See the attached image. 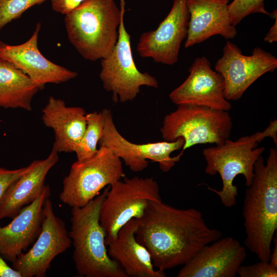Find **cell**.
<instances>
[{
    "instance_id": "obj_16",
    "label": "cell",
    "mask_w": 277,
    "mask_h": 277,
    "mask_svg": "<svg viewBox=\"0 0 277 277\" xmlns=\"http://www.w3.org/2000/svg\"><path fill=\"white\" fill-rule=\"evenodd\" d=\"M41 24L38 23L26 42L11 45L0 42V58L26 74L43 89L46 84H61L75 78L78 74L46 58L38 48Z\"/></svg>"
},
{
    "instance_id": "obj_20",
    "label": "cell",
    "mask_w": 277,
    "mask_h": 277,
    "mask_svg": "<svg viewBox=\"0 0 277 277\" xmlns=\"http://www.w3.org/2000/svg\"><path fill=\"white\" fill-rule=\"evenodd\" d=\"M86 115L84 108L67 106L64 101L50 96L42 119L54 132L52 149L58 153L75 152L86 129Z\"/></svg>"
},
{
    "instance_id": "obj_18",
    "label": "cell",
    "mask_w": 277,
    "mask_h": 277,
    "mask_svg": "<svg viewBox=\"0 0 277 277\" xmlns=\"http://www.w3.org/2000/svg\"><path fill=\"white\" fill-rule=\"evenodd\" d=\"M46 185L33 202L23 207L7 225L0 226V254L13 262L37 238L41 226L43 206L50 195Z\"/></svg>"
},
{
    "instance_id": "obj_23",
    "label": "cell",
    "mask_w": 277,
    "mask_h": 277,
    "mask_svg": "<svg viewBox=\"0 0 277 277\" xmlns=\"http://www.w3.org/2000/svg\"><path fill=\"white\" fill-rule=\"evenodd\" d=\"M86 127L75 152L78 161L93 156L97 152V144L104 133L105 114L101 112L86 113Z\"/></svg>"
},
{
    "instance_id": "obj_25",
    "label": "cell",
    "mask_w": 277,
    "mask_h": 277,
    "mask_svg": "<svg viewBox=\"0 0 277 277\" xmlns=\"http://www.w3.org/2000/svg\"><path fill=\"white\" fill-rule=\"evenodd\" d=\"M47 0H0V30L30 8Z\"/></svg>"
},
{
    "instance_id": "obj_33",
    "label": "cell",
    "mask_w": 277,
    "mask_h": 277,
    "mask_svg": "<svg viewBox=\"0 0 277 277\" xmlns=\"http://www.w3.org/2000/svg\"><path fill=\"white\" fill-rule=\"evenodd\" d=\"M221 1H226V2H229V0H221Z\"/></svg>"
},
{
    "instance_id": "obj_32",
    "label": "cell",
    "mask_w": 277,
    "mask_h": 277,
    "mask_svg": "<svg viewBox=\"0 0 277 277\" xmlns=\"http://www.w3.org/2000/svg\"><path fill=\"white\" fill-rule=\"evenodd\" d=\"M273 247L271 249L269 262L273 267L277 268V236L276 232L272 240Z\"/></svg>"
},
{
    "instance_id": "obj_4",
    "label": "cell",
    "mask_w": 277,
    "mask_h": 277,
    "mask_svg": "<svg viewBox=\"0 0 277 277\" xmlns=\"http://www.w3.org/2000/svg\"><path fill=\"white\" fill-rule=\"evenodd\" d=\"M109 188L81 207H72L68 231L74 250L73 260L78 275L85 277H128L109 256L105 232L100 222L101 204Z\"/></svg>"
},
{
    "instance_id": "obj_19",
    "label": "cell",
    "mask_w": 277,
    "mask_h": 277,
    "mask_svg": "<svg viewBox=\"0 0 277 277\" xmlns=\"http://www.w3.org/2000/svg\"><path fill=\"white\" fill-rule=\"evenodd\" d=\"M58 152L52 149L44 160H34L27 170L8 187L0 200V220L13 218L36 200L43 191L46 175L57 163Z\"/></svg>"
},
{
    "instance_id": "obj_12",
    "label": "cell",
    "mask_w": 277,
    "mask_h": 277,
    "mask_svg": "<svg viewBox=\"0 0 277 277\" xmlns=\"http://www.w3.org/2000/svg\"><path fill=\"white\" fill-rule=\"evenodd\" d=\"M223 51L215 69L224 79V95L228 101L238 100L257 79L277 68V58L260 47H255L251 55H245L235 44L227 41Z\"/></svg>"
},
{
    "instance_id": "obj_1",
    "label": "cell",
    "mask_w": 277,
    "mask_h": 277,
    "mask_svg": "<svg viewBox=\"0 0 277 277\" xmlns=\"http://www.w3.org/2000/svg\"><path fill=\"white\" fill-rule=\"evenodd\" d=\"M136 220V240L149 251L154 267L164 271L184 265L203 246L222 237L197 209L177 208L162 201L149 202Z\"/></svg>"
},
{
    "instance_id": "obj_24",
    "label": "cell",
    "mask_w": 277,
    "mask_h": 277,
    "mask_svg": "<svg viewBox=\"0 0 277 277\" xmlns=\"http://www.w3.org/2000/svg\"><path fill=\"white\" fill-rule=\"evenodd\" d=\"M228 10L230 21L235 26L246 16L254 13L268 15L275 18L276 10L272 13L267 12L264 7V0H233L228 4Z\"/></svg>"
},
{
    "instance_id": "obj_7",
    "label": "cell",
    "mask_w": 277,
    "mask_h": 277,
    "mask_svg": "<svg viewBox=\"0 0 277 277\" xmlns=\"http://www.w3.org/2000/svg\"><path fill=\"white\" fill-rule=\"evenodd\" d=\"M125 176L121 160L109 148L100 146L96 153L76 161L63 181L60 200L71 207H81Z\"/></svg>"
},
{
    "instance_id": "obj_14",
    "label": "cell",
    "mask_w": 277,
    "mask_h": 277,
    "mask_svg": "<svg viewBox=\"0 0 277 277\" xmlns=\"http://www.w3.org/2000/svg\"><path fill=\"white\" fill-rule=\"evenodd\" d=\"M185 81L169 95L176 105L190 104L228 111L231 104L225 97L222 76L213 71L205 56L195 59Z\"/></svg>"
},
{
    "instance_id": "obj_10",
    "label": "cell",
    "mask_w": 277,
    "mask_h": 277,
    "mask_svg": "<svg viewBox=\"0 0 277 277\" xmlns=\"http://www.w3.org/2000/svg\"><path fill=\"white\" fill-rule=\"evenodd\" d=\"M105 125L104 133L98 142L100 146L109 148L125 164L134 172H141L148 165V160L157 162L164 172H169L180 161L181 153L171 156V153L181 149L184 141L178 138L173 142H158L138 144L124 137L116 128L111 110L104 109Z\"/></svg>"
},
{
    "instance_id": "obj_29",
    "label": "cell",
    "mask_w": 277,
    "mask_h": 277,
    "mask_svg": "<svg viewBox=\"0 0 277 277\" xmlns=\"http://www.w3.org/2000/svg\"><path fill=\"white\" fill-rule=\"evenodd\" d=\"M0 277H22L21 273L10 267L0 254Z\"/></svg>"
},
{
    "instance_id": "obj_11",
    "label": "cell",
    "mask_w": 277,
    "mask_h": 277,
    "mask_svg": "<svg viewBox=\"0 0 277 277\" xmlns=\"http://www.w3.org/2000/svg\"><path fill=\"white\" fill-rule=\"evenodd\" d=\"M71 244L65 222L53 211L49 197L45 200L41 229L32 247L12 262L22 277H44L53 259Z\"/></svg>"
},
{
    "instance_id": "obj_31",
    "label": "cell",
    "mask_w": 277,
    "mask_h": 277,
    "mask_svg": "<svg viewBox=\"0 0 277 277\" xmlns=\"http://www.w3.org/2000/svg\"><path fill=\"white\" fill-rule=\"evenodd\" d=\"M264 41L269 43H273L277 41V16L275 18L273 25L266 34Z\"/></svg>"
},
{
    "instance_id": "obj_28",
    "label": "cell",
    "mask_w": 277,
    "mask_h": 277,
    "mask_svg": "<svg viewBox=\"0 0 277 277\" xmlns=\"http://www.w3.org/2000/svg\"><path fill=\"white\" fill-rule=\"evenodd\" d=\"M84 0H50L52 9L56 12L66 15Z\"/></svg>"
},
{
    "instance_id": "obj_27",
    "label": "cell",
    "mask_w": 277,
    "mask_h": 277,
    "mask_svg": "<svg viewBox=\"0 0 277 277\" xmlns=\"http://www.w3.org/2000/svg\"><path fill=\"white\" fill-rule=\"evenodd\" d=\"M27 167L9 170L0 167V200L10 185L27 170Z\"/></svg>"
},
{
    "instance_id": "obj_3",
    "label": "cell",
    "mask_w": 277,
    "mask_h": 277,
    "mask_svg": "<svg viewBox=\"0 0 277 277\" xmlns=\"http://www.w3.org/2000/svg\"><path fill=\"white\" fill-rule=\"evenodd\" d=\"M120 1L119 8L114 0H84L65 15L68 39L84 59L102 60L113 49L125 11Z\"/></svg>"
},
{
    "instance_id": "obj_22",
    "label": "cell",
    "mask_w": 277,
    "mask_h": 277,
    "mask_svg": "<svg viewBox=\"0 0 277 277\" xmlns=\"http://www.w3.org/2000/svg\"><path fill=\"white\" fill-rule=\"evenodd\" d=\"M42 88L26 74L0 58V107L32 110V101Z\"/></svg>"
},
{
    "instance_id": "obj_13",
    "label": "cell",
    "mask_w": 277,
    "mask_h": 277,
    "mask_svg": "<svg viewBox=\"0 0 277 277\" xmlns=\"http://www.w3.org/2000/svg\"><path fill=\"white\" fill-rule=\"evenodd\" d=\"M189 19L187 0H173L170 12L157 28L140 36L136 46L140 56L165 65L176 64L181 44L187 37Z\"/></svg>"
},
{
    "instance_id": "obj_26",
    "label": "cell",
    "mask_w": 277,
    "mask_h": 277,
    "mask_svg": "<svg viewBox=\"0 0 277 277\" xmlns=\"http://www.w3.org/2000/svg\"><path fill=\"white\" fill-rule=\"evenodd\" d=\"M237 274L241 277H276L277 268L272 266L269 262L260 261L250 265H242Z\"/></svg>"
},
{
    "instance_id": "obj_2",
    "label": "cell",
    "mask_w": 277,
    "mask_h": 277,
    "mask_svg": "<svg viewBox=\"0 0 277 277\" xmlns=\"http://www.w3.org/2000/svg\"><path fill=\"white\" fill-rule=\"evenodd\" d=\"M242 215L245 247L259 261L269 262L277 230V150L271 148L266 164L262 155L255 163L251 185L245 190Z\"/></svg>"
},
{
    "instance_id": "obj_15",
    "label": "cell",
    "mask_w": 277,
    "mask_h": 277,
    "mask_svg": "<svg viewBox=\"0 0 277 277\" xmlns=\"http://www.w3.org/2000/svg\"><path fill=\"white\" fill-rule=\"evenodd\" d=\"M247 257L246 247L231 236L203 246L180 270L177 277H235Z\"/></svg>"
},
{
    "instance_id": "obj_30",
    "label": "cell",
    "mask_w": 277,
    "mask_h": 277,
    "mask_svg": "<svg viewBox=\"0 0 277 277\" xmlns=\"http://www.w3.org/2000/svg\"><path fill=\"white\" fill-rule=\"evenodd\" d=\"M277 121L276 119H274L273 121H271L267 127L262 133L264 137H270L273 140V141L275 145V147H277Z\"/></svg>"
},
{
    "instance_id": "obj_17",
    "label": "cell",
    "mask_w": 277,
    "mask_h": 277,
    "mask_svg": "<svg viewBox=\"0 0 277 277\" xmlns=\"http://www.w3.org/2000/svg\"><path fill=\"white\" fill-rule=\"evenodd\" d=\"M228 3L221 0H187L189 19L185 48L215 35L227 39L236 35V29L230 19Z\"/></svg>"
},
{
    "instance_id": "obj_5",
    "label": "cell",
    "mask_w": 277,
    "mask_h": 277,
    "mask_svg": "<svg viewBox=\"0 0 277 277\" xmlns=\"http://www.w3.org/2000/svg\"><path fill=\"white\" fill-rule=\"evenodd\" d=\"M264 138L262 132H257L234 141L228 138L221 144L203 149V154L207 163L205 172L210 175L219 173L222 182L221 190L209 186L208 189L219 196L226 207L236 205L238 190L233 181L236 176L243 175L245 185L248 187L251 185L255 163L265 149L264 147L258 146Z\"/></svg>"
},
{
    "instance_id": "obj_9",
    "label": "cell",
    "mask_w": 277,
    "mask_h": 277,
    "mask_svg": "<svg viewBox=\"0 0 277 277\" xmlns=\"http://www.w3.org/2000/svg\"><path fill=\"white\" fill-rule=\"evenodd\" d=\"M100 78L104 89L112 94L114 102L133 101L141 86L157 88L156 78L147 72H141L134 63L130 35L126 30L124 16L118 28L116 45L108 57L101 60Z\"/></svg>"
},
{
    "instance_id": "obj_21",
    "label": "cell",
    "mask_w": 277,
    "mask_h": 277,
    "mask_svg": "<svg viewBox=\"0 0 277 277\" xmlns=\"http://www.w3.org/2000/svg\"><path fill=\"white\" fill-rule=\"evenodd\" d=\"M137 226V220L132 219L120 228L115 239L106 241L109 256L128 277H165L164 271L155 269L149 251L136 240Z\"/></svg>"
},
{
    "instance_id": "obj_6",
    "label": "cell",
    "mask_w": 277,
    "mask_h": 277,
    "mask_svg": "<svg viewBox=\"0 0 277 277\" xmlns=\"http://www.w3.org/2000/svg\"><path fill=\"white\" fill-rule=\"evenodd\" d=\"M166 115L160 129L164 141H184L181 154L195 145H220L229 138L232 128L228 111L190 104L177 105Z\"/></svg>"
},
{
    "instance_id": "obj_8",
    "label": "cell",
    "mask_w": 277,
    "mask_h": 277,
    "mask_svg": "<svg viewBox=\"0 0 277 277\" xmlns=\"http://www.w3.org/2000/svg\"><path fill=\"white\" fill-rule=\"evenodd\" d=\"M151 201H162L159 184L153 177L125 176L109 186L100 213L105 242L115 239L130 220L140 219Z\"/></svg>"
}]
</instances>
